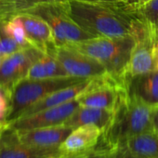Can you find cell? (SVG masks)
Returning <instances> with one entry per match:
<instances>
[{"label":"cell","instance_id":"cell-1","mask_svg":"<svg viewBox=\"0 0 158 158\" xmlns=\"http://www.w3.org/2000/svg\"><path fill=\"white\" fill-rule=\"evenodd\" d=\"M139 2V0H121L86 3L69 0V12L79 26L95 36H132L136 40L148 28L138 10Z\"/></svg>","mask_w":158,"mask_h":158},{"label":"cell","instance_id":"cell-17","mask_svg":"<svg viewBox=\"0 0 158 158\" xmlns=\"http://www.w3.org/2000/svg\"><path fill=\"white\" fill-rule=\"evenodd\" d=\"M90 80L91 79L87 80L85 82H82V83H79V84L57 90L53 93H50L49 95L46 96L45 98H43L42 100H40L39 102H37L36 103H35L34 105H32L31 107L26 109L19 117L31 115L35 113L41 112L43 110H46V109H48L51 107H55V106L63 104L65 102H68L70 101L75 100L86 89V88L88 87Z\"/></svg>","mask_w":158,"mask_h":158},{"label":"cell","instance_id":"cell-14","mask_svg":"<svg viewBox=\"0 0 158 158\" xmlns=\"http://www.w3.org/2000/svg\"><path fill=\"white\" fill-rule=\"evenodd\" d=\"M102 130L94 125L78 127L70 133L60 146L64 155L86 154L98 149Z\"/></svg>","mask_w":158,"mask_h":158},{"label":"cell","instance_id":"cell-28","mask_svg":"<svg viewBox=\"0 0 158 158\" xmlns=\"http://www.w3.org/2000/svg\"><path fill=\"white\" fill-rule=\"evenodd\" d=\"M79 2H86V3H105V2H117L121 0H74Z\"/></svg>","mask_w":158,"mask_h":158},{"label":"cell","instance_id":"cell-21","mask_svg":"<svg viewBox=\"0 0 158 158\" xmlns=\"http://www.w3.org/2000/svg\"><path fill=\"white\" fill-rule=\"evenodd\" d=\"M138 10L147 25L158 33V0L139 1Z\"/></svg>","mask_w":158,"mask_h":158},{"label":"cell","instance_id":"cell-20","mask_svg":"<svg viewBox=\"0 0 158 158\" xmlns=\"http://www.w3.org/2000/svg\"><path fill=\"white\" fill-rule=\"evenodd\" d=\"M67 1L69 0H5L0 2V20L9 21L15 15L40 4Z\"/></svg>","mask_w":158,"mask_h":158},{"label":"cell","instance_id":"cell-13","mask_svg":"<svg viewBox=\"0 0 158 158\" xmlns=\"http://www.w3.org/2000/svg\"><path fill=\"white\" fill-rule=\"evenodd\" d=\"M16 131L18 139L24 145L36 148H59L73 131L65 125Z\"/></svg>","mask_w":158,"mask_h":158},{"label":"cell","instance_id":"cell-34","mask_svg":"<svg viewBox=\"0 0 158 158\" xmlns=\"http://www.w3.org/2000/svg\"><path fill=\"white\" fill-rule=\"evenodd\" d=\"M2 132H3V131H2ZM2 132H1V133H0V139H1V135H2Z\"/></svg>","mask_w":158,"mask_h":158},{"label":"cell","instance_id":"cell-19","mask_svg":"<svg viewBox=\"0 0 158 158\" xmlns=\"http://www.w3.org/2000/svg\"><path fill=\"white\" fill-rule=\"evenodd\" d=\"M70 76L56 59L51 54H45L39 59L30 69L26 78L27 79H46L54 77Z\"/></svg>","mask_w":158,"mask_h":158},{"label":"cell","instance_id":"cell-33","mask_svg":"<svg viewBox=\"0 0 158 158\" xmlns=\"http://www.w3.org/2000/svg\"><path fill=\"white\" fill-rule=\"evenodd\" d=\"M140 2H143V1H147V0H139Z\"/></svg>","mask_w":158,"mask_h":158},{"label":"cell","instance_id":"cell-8","mask_svg":"<svg viewBox=\"0 0 158 158\" xmlns=\"http://www.w3.org/2000/svg\"><path fill=\"white\" fill-rule=\"evenodd\" d=\"M50 54L56 57L70 76L92 79L107 73L99 60L73 48L56 47Z\"/></svg>","mask_w":158,"mask_h":158},{"label":"cell","instance_id":"cell-11","mask_svg":"<svg viewBox=\"0 0 158 158\" xmlns=\"http://www.w3.org/2000/svg\"><path fill=\"white\" fill-rule=\"evenodd\" d=\"M64 154L59 148H36L23 144L16 131L5 127L0 139V158H58Z\"/></svg>","mask_w":158,"mask_h":158},{"label":"cell","instance_id":"cell-24","mask_svg":"<svg viewBox=\"0 0 158 158\" xmlns=\"http://www.w3.org/2000/svg\"><path fill=\"white\" fill-rule=\"evenodd\" d=\"M10 114V99L0 97V125H6Z\"/></svg>","mask_w":158,"mask_h":158},{"label":"cell","instance_id":"cell-10","mask_svg":"<svg viewBox=\"0 0 158 158\" xmlns=\"http://www.w3.org/2000/svg\"><path fill=\"white\" fill-rule=\"evenodd\" d=\"M153 70H158V33L148 26L135 40L127 74L136 75Z\"/></svg>","mask_w":158,"mask_h":158},{"label":"cell","instance_id":"cell-30","mask_svg":"<svg viewBox=\"0 0 158 158\" xmlns=\"http://www.w3.org/2000/svg\"><path fill=\"white\" fill-rule=\"evenodd\" d=\"M87 154V153H86ZM82 155H85V154H73V155H63V156H60V157H58V158H77V157H80Z\"/></svg>","mask_w":158,"mask_h":158},{"label":"cell","instance_id":"cell-7","mask_svg":"<svg viewBox=\"0 0 158 158\" xmlns=\"http://www.w3.org/2000/svg\"><path fill=\"white\" fill-rule=\"evenodd\" d=\"M46 53L30 47L18 50L4 58L0 65V86L9 91L26 78L31 67Z\"/></svg>","mask_w":158,"mask_h":158},{"label":"cell","instance_id":"cell-32","mask_svg":"<svg viewBox=\"0 0 158 158\" xmlns=\"http://www.w3.org/2000/svg\"><path fill=\"white\" fill-rule=\"evenodd\" d=\"M3 60H4V57L0 55V65H1V63H2V61H3Z\"/></svg>","mask_w":158,"mask_h":158},{"label":"cell","instance_id":"cell-16","mask_svg":"<svg viewBox=\"0 0 158 158\" xmlns=\"http://www.w3.org/2000/svg\"><path fill=\"white\" fill-rule=\"evenodd\" d=\"M114 111L111 110L79 105L63 125L73 129L85 125H94L100 127L103 132L109 126Z\"/></svg>","mask_w":158,"mask_h":158},{"label":"cell","instance_id":"cell-25","mask_svg":"<svg viewBox=\"0 0 158 158\" xmlns=\"http://www.w3.org/2000/svg\"><path fill=\"white\" fill-rule=\"evenodd\" d=\"M109 158H136L133 156L126 148L118 147L113 150H110Z\"/></svg>","mask_w":158,"mask_h":158},{"label":"cell","instance_id":"cell-2","mask_svg":"<svg viewBox=\"0 0 158 158\" xmlns=\"http://www.w3.org/2000/svg\"><path fill=\"white\" fill-rule=\"evenodd\" d=\"M153 111L154 108L131 96L125 89L109 126L102 132L99 147L108 151L122 147L130 138L152 130Z\"/></svg>","mask_w":158,"mask_h":158},{"label":"cell","instance_id":"cell-23","mask_svg":"<svg viewBox=\"0 0 158 158\" xmlns=\"http://www.w3.org/2000/svg\"><path fill=\"white\" fill-rule=\"evenodd\" d=\"M6 22L7 21L0 20V55L4 58L23 49V48L7 34L5 30Z\"/></svg>","mask_w":158,"mask_h":158},{"label":"cell","instance_id":"cell-6","mask_svg":"<svg viewBox=\"0 0 158 158\" xmlns=\"http://www.w3.org/2000/svg\"><path fill=\"white\" fill-rule=\"evenodd\" d=\"M125 89V82H121L106 73L102 76L92 78L86 89L76 100L79 104L83 106L114 111Z\"/></svg>","mask_w":158,"mask_h":158},{"label":"cell","instance_id":"cell-31","mask_svg":"<svg viewBox=\"0 0 158 158\" xmlns=\"http://www.w3.org/2000/svg\"><path fill=\"white\" fill-rule=\"evenodd\" d=\"M6 127V125H0V133H1Z\"/></svg>","mask_w":158,"mask_h":158},{"label":"cell","instance_id":"cell-27","mask_svg":"<svg viewBox=\"0 0 158 158\" xmlns=\"http://www.w3.org/2000/svg\"><path fill=\"white\" fill-rule=\"evenodd\" d=\"M152 124H153V129L158 132V107L154 109L153 114H152Z\"/></svg>","mask_w":158,"mask_h":158},{"label":"cell","instance_id":"cell-35","mask_svg":"<svg viewBox=\"0 0 158 158\" xmlns=\"http://www.w3.org/2000/svg\"><path fill=\"white\" fill-rule=\"evenodd\" d=\"M2 1H5V0H0V2H2Z\"/></svg>","mask_w":158,"mask_h":158},{"label":"cell","instance_id":"cell-9","mask_svg":"<svg viewBox=\"0 0 158 158\" xmlns=\"http://www.w3.org/2000/svg\"><path fill=\"white\" fill-rule=\"evenodd\" d=\"M79 105L80 104L75 99L31 115L19 117L8 122L6 124V127L11 130H26L63 125L72 114L79 107Z\"/></svg>","mask_w":158,"mask_h":158},{"label":"cell","instance_id":"cell-18","mask_svg":"<svg viewBox=\"0 0 158 158\" xmlns=\"http://www.w3.org/2000/svg\"><path fill=\"white\" fill-rule=\"evenodd\" d=\"M122 147L136 158H158V132L152 129L138 134Z\"/></svg>","mask_w":158,"mask_h":158},{"label":"cell","instance_id":"cell-5","mask_svg":"<svg viewBox=\"0 0 158 158\" xmlns=\"http://www.w3.org/2000/svg\"><path fill=\"white\" fill-rule=\"evenodd\" d=\"M24 12L36 15L48 23L52 30L57 47H64L97 37L82 29L72 19L69 12V1L40 4Z\"/></svg>","mask_w":158,"mask_h":158},{"label":"cell","instance_id":"cell-4","mask_svg":"<svg viewBox=\"0 0 158 158\" xmlns=\"http://www.w3.org/2000/svg\"><path fill=\"white\" fill-rule=\"evenodd\" d=\"M87 80L89 79L74 76L46 79H23L13 88L11 91L10 114L8 122L17 119L26 109L50 93Z\"/></svg>","mask_w":158,"mask_h":158},{"label":"cell","instance_id":"cell-15","mask_svg":"<svg viewBox=\"0 0 158 158\" xmlns=\"http://www.w3.org/2000/svg\"><path fill=\"white\" fill-rule=\"evenodd\" d=\"M125 86L131 96L154 109L158 107V70L136 75L127 74Z\"/></svg>","mask_w":158,"mask_h":158},{"label":"cell","instance_id":"cell-22","mask_svg":"<svg viewBox=\"0 0 158 158\" xmlns=\"http://www.w3.org/2000/svg\"><path fill=\"white\" fill-rule=\"evenodd\" d=\"M5 30L7 34L23 48L33 47L26 38L23 25L15 18H11L5 23Z\"/></svg>","mask_w":158,"mask_h":158},{"label":"cell","instance_id":"cell-29","mask_svg":"<svg viewBox=\"0 0 158 158\" xmlns=\"http://www.w3.org/2000/svg\"><path fill=\"white\" fill-rule=\"evenodd\" d=\"M0 97H8L10 99L11 97V92L9 91L8 89H6L5 88L0 86Z\"/></svg>","mask_w":158,"mask_h":158},{"label":"cell","instance_id":"cell-12","mask_svg":"<svg viewBox=\"0 0 158 158\" xmlns=\"http://www.w3.org/2000/svg\"><path fill=\"white\" fill-rule=\"evenodd\" d=\"M13 18L23 25L26 38L33 47L47 54L53 52L57 46L52 30L46 21L36 15L26 12L19 13Z\"/></svg>","mask_w":158,"mask_h":158},{"label":"cell","instance_id":"cell-3","mask_svg":"<svg viewBox=\"0 0 158 158\" xmlns=\"http://www.w3.org/2000/svg\"><path fill=\"white\" fill-rule=\"evenodd\" d=\"M134 45L135 38L132 36L117 38L97 36L68 47L96 59L105 67L109 75L125 82Z\"/></svg>","mask_w":158,"mask_h":158},{"label":"cell","instance_id":"cell-26","mask_svg":"<svg viewBox=\"0 0 158 158\" xmlns=\"http://www.w3.org/2000/svg\"><path fill=\"white\" fill-rule=\"evenodd\" d=\"M109 155H110V151L98 147V149H96L95 151L77 158H109Z\"/></svg>","mask_w":158,"mask_h":158}]
</instances>
